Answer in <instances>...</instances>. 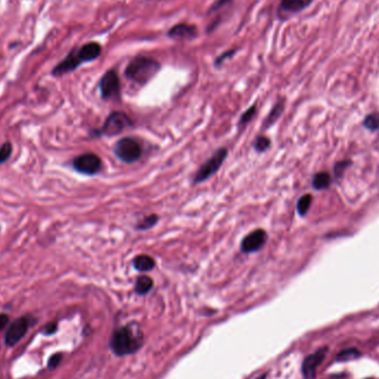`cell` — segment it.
<instances>
[{
  "instance_id": "obj_1",
  "label": "cell",
  "mask_w": 379,
  "mask_h": 379,
  "mask_svg": "<svg viewBox=\"0 0 379 379\" xmlns=\"http://www.w3.org/2000/svg\"><path fill=\"white\" fill-rule=\"evenodd\" d=\"M143 344V335L138 327L123 326L114 330L110 339L111 350L116 356L133 354Z\"/></svg>"
},
{
  "instance_id": "obj_2",
  "label": "cell",
  "mask_w": 379,
  "mask_h": 379,
  "mask_svg": "<svg viewBox=\"0 0 379 379\" xmlns=\"http://www.w3.org/2000/svg\"><path fill=\"white\" fill-rule=\"evenodd\" d=\"M160 63L147 57H139L132 60L125 69V76L132 81L146 84L156 76L160 70Z\"/></svg>"
},
{
  "instance_id": "obj_3",
  "label": "cell",
  "mask_w": 379,
  "mask_h": 379,
  "mask_svg": "<svg viewBox=\"0 0 379 379\" xmlns=\"http://www.w3.org/2000/svg\"><path fill=\"white\" fill-rule=\"evenodd\" d=\"M227 157V149L226 148H221L213 154V156L207 160V161L202 165V167L197 171L195 177L193 179V183H202L206 181L207 179H210L212 175H214L218 169L222 167V164L224 162V160Z\"/></svg>"
},
{
  "instance_id": "obj_4",
  "label": "cell",
  "mask_w": 379,
  "mask_h": 379,
  "mask_svg": "<svg viewBox=\"0 0 379 379\" xmlns=\"http://www.w3.org/2000/svg\"><path fill=\"white\" fill-rule=\"evenodd\" d=\"M114 153L122 162L133 163L142 156V148L132 138H123L115 143Z\"/></svg>"
},
{
  "instance_id": "obj_5",
  "label": "cell",
  "mask_w": 379,
  "mask_h": 379,
  "mask_svg": "<svg viewBox=\"0 0 379 379\" xmlns=\"http://www.w3.org/2000/svg\"><path fill=\"white\" fill-rule=\"evenodd\" d=\"M132 124L133 123L130 116H128L123 112H112L106 118L101 133L109 137H114L120 135L121 132H123Z\"/></svg>"
},
{
  "instance_id": "obj_6",
  "label": "cell",
  "mask_w": 379,
  "mask_h": 379,
  "mask_svg": "<svg viewBox=\"0 0 379 379\" xmlns=\"http://www.w3.org/2000/svg\"><path fill=\"white\" fill-rule=\"evenodd\" d=\"M101 167H102L101 159L94 153H84L73 160L74 170L82 174H87V175L97 174L100 171Z\"/></svg>"
},
{
  "instance_id": "obj_7",
  "label": "cell",
  "mask_w": 379,
  "mask_h": 379,
  "mask_svg": "<svg viewBox=\"0 0 379 379\" xmlns=\"http://www.w3.org/2000/svg\"><path fill=\"white\" fill-rule=\"evenodd\" d=\"M29 327V319L27 317H19L9 325L5 337V343L8 346H14L23 339Z\"/></svg>"
},
{
  "instance_id": "obj_8",
  "label": "cell",
  "mask_w": 379,
  "mask_h": 379,
  "mask_svg": "<svg viewBox=\"0 0 379 379\" xmlns=\"http://www.w3.org/2000/svg\"><path fill=\"white\" fill-rule=\"evenodd\" d=\"M328 351V347H322V348L317 349L312 355L307 356L303 361L302 371L303 376L306 379H315V375H316V368L322 364L325 356H326Z\"/></svg>"
},
{
  "instance_id": "obj_9",
  "label": "cell",
  "mask_w": 379,
  "mask_h": 379,
  "mask_svg": "<svg viewBox=\"0 0 379 379\" xmlns=\"http://www.w3.org/2000/svg\"><path fill=\"white\" fill-rule=\"evenodd\" d=\"M266 232L264 229H255V231L250 232L242 239L241 243V250L243 253H254L256 250H259L261 247H263V245L266 242Z\"/></svg>"
},
{
  "instance_id": "obj_10",
  "label": "cell",
  "mask_w": 379,
  "mask_h": 379,
  "mask_svg": "<svg viewBox=\"0 0 379 379\" xmlns=\"http://www.w3.org/2000/svg\"><path fill=\"white\" fill-rule=\"evenodd\" d=\"M100 90L103 99H109L119 93L120 81L114 71H108L100 80Z\"/></svg>"
},
{
  "instance_id": "obj_11",
  "label": "cell",
  "mask_w": 379,
  "mask_h": 379,
  "mask_svg": "<svg viewBox=\"0 0 379 379\" xmlns=\"http://www.w3.org/2000/svg\"><path fill=\"white\" fill-rule=\"evenodd\" d=\"M81 63L82 61L80 60L78 50H73L69 53L59 65H57L55 67V69L52 70V74L53 76H62V74L73 71L74 69H77Z\"/></svg>"
},
{
  "instance_id": "obj_12",
  "label": "cell",
  "mask_w": 379,
  "mask_h": 379,
  "mask_svg": "<svg viewBox=\"0 0 379 379\" xmlns=\"http://www.w3.org/2000/svg\"><path fill=\"white\" fill-rule=\"evenodd\" d=\"M169 36L174 39H191L196 36V28L194 26L186 25V24H179L174 26L172 29H170Z\"/></svg>"
},
{
  "instance_id": "obj_13",
  "label": "cell",
  "mask_w": 379,
  "mask_h": 379,
  "mask_svg": "<svg viewBox=\"0 0 379 379\" xmlns=\"http://www.w3.org/2000/svg\"><path fill=\"white\" fill-rule=\"evenodd\" d=\"M101 53V47L97 42H89V44L84 45L83 47L80 48L78 50V55L80 60L82 62L92 61L100 56Z\"/></svg>"
},
{
  "instance_id": "obj_14",
  "label": "cell",
  "mask_w": 379,
  "mask_h": 379,
  "mask_svg": "<svg viewBox=\"0 0 379 379\" xmlns=\"http://www.w3.org/2000/svg\"><path fill=\"white\" fill-rule=\"evenodd\" d=\"M313 0H282V8L288 13H297L305 9Z\"/></svg>"
},
{
  "instance_id": "obj_15",
  "label": "cell",
  "mask_w": 379,
  "mask_h": 379,
  "mask_svg": "<svg viewBox=\"0 0 379 379\" xmlns=\"http://www.w3.org/2000/svg\"><path fill=\"white\" fill-rule=\"evenodd\" d=\"M133 266L140 272H149L156 266V261L149 255H139L133 260Z\"/></svg>"
},
{
  "instance_id": "obj_16",
  "label": "cell",
  "mask_w": 379,
  "mask_h": 379,
  "mask_svg": "<svg viewBox=\"0 0 379 379\" xmlns=\"http://www.w3.org/2000/svg\"><path fill=\"white\" fill-rule=\"evenodd\" d=\"M153 287V281L151 277L149 276H140L138 277L136 283V292L139 295H146L149 292L152 290Z\"/></svg>"
},
{
  "instance_id": "obj_17",
  "label": "cell",
  "mask_w": 379,
  "mask_h": 379,
  "mask_svg": "<svg viewBox=\"0 0 379 379\" xmlns=\"http://www.w3.org/2000/svg\"><path fill=\"white\" fill-rule=\"evenodd\" d=\"M330 182H332V178L327 172H320L315 174V177L313 178V182L312 185L315 190H324L328 188L330 185Z\"/></svg>"
},
{
  "instance_id": "obj_18",
  "label": "cell",
  "mask_w": 379,
  "mask_h": 379,
  "mask_svg": "<svg viewBox=\"0 0 379 379\" xmlns=\"http://www.w3.org/2000/svg\"><path fill=\"white\" fill-rule=\"evenodd\" d=\"M283 109H284V103L283 102H279L276 103L275 106L273 109H272V111L270 112V114L268 115V118L265 119L264 121V129H268V128H270L272 124H274L276 120L280 118V115L282 114L283 112Z\"/></svg>"
},
{
  "instance_id": "obj_19",
  "label": "cell",
  "mask_w": 379,
  "mask_h": 379,
  "mask_svg": "<svg viewBox=\"0 0 379 379\" xmlns=\"http://www.w3.org/2000/svg\"><path fill=\"white\" fill-rule=\"evenodd\" d=\"M312 202H313V196L311 194L303 195L297 202L298 214L302 215V216L306 215L307 212L309 211V207H311V205H312Z\"/></svg>"
},
{
  "instance_id": "obj_20",
  "label": "cell",
  "mask_w": 379,
  "mask_h": 379,
  "mask_svg": "<svg viewBox=\"0 0 379 379\" xmlns=\"http://www.w3.org/2000/svg\"><path fill=\"white\" fill-rule=\"evenodd\" d=\"M361 356V353L356 348H347L339 351V354L336 357V359L338 361H348V360H353L357 359L358 357Z\"/></svg>"
},
{
  "instance_id": "obj_21",
  "label": "cell",
  "mask_w": 379,
  "mask_h": 379,
  "mask_svg": "<svg viewBox=\"0 0 379 379\" xmlns=\"http://www.w3.org/2000/svg\"><path fill=\"white\" fill-rule=\"evenodd\" d=\"M364 127L370 131H376L379 129V112H375L366 116L364 121Z\"/></svg>"
},
{
  "instance_id": "obj_22",
  "label": "cell",
  "mask_w": 379,
  "mask_h": 379,
  "mask_svg": "<svg viewBox=\"0 0 379 379\" xmlns=\"http://www.w3.org/2000/svg\"><path fill=\"white\" fill-rule=\"evenodd\" d=\"M158 220H159V217L156 214L148 215V216L144 217L140 223L138 224L137 228L138 229H148V228H151V227H153L158 223Z\"/></svg>"
},
{
  "instance_id": "obj_23",
  "label": "cell",
  "mask_w": 379,
  "mask_h": 379,
  "mask_svg": "<svg viewBox=\"0 0 379 379\" xmlns=\"http://www.w3.org/2000/svg\"><path fill=\"white\" fill-rule=\"evenodd\" d=\"M270 144H271V140L269 138H266L264 136H260L254 142V148L258 152H264L270 148Z\"/></svg>"
},
{
  "instance_id": "obj_24",
  "label": "cell",
  "mask_w": 379,
  "mask_h": 379,
  "mask_svg": "<svg viewBox=\"0 0 379 379\" xmlns=\"http://www.w3.org/2000/svg\"><path fill=\"white\" fill-rule=\"evenodd\" d=\"M13 153V146L10 142L4 143L0 148V164H3L7 161Z\"/></svg>"
},
{
  "instance_id": "obj_25",
  "label": "cell",
  "mask_w": 379,
  "mask_h": 379,
  "mask_svg": "<svg viewBox=\"0 0 379 379\" xmlns=\"http://www.w3.org/2000/svg\"><path fill=\"white\" fill-rule=\"evenodd\" d=\"M255 113H256V105H252L242 114L241 119H239V125L247 124L249 121H252Z\"/></svg>"
},
{
  "instance_id": "obj_26",
  "label": "cell",
  "mask_w": 379,
  "mask_h": 379,
  "mask_svg": "<svg viewBox=\"0 0 379 379\" xmlns=\"http://www.w3.org/2000/svg\"><path fill=\"white\" fill-rule=\"evenodd\" d=\"M350 164H351V162L349 161V160H347V161H340L338 163H336L335 164V168H334V172H335L336 177H340V175L345 172V170L347 168H348Z\"/></svg>"
},
{
  "instance_id": "obj_27",
  "label": "cell",
  "mask_w": 379,
  "mask_h": 379,
  "mask_svg": "<svg viewBox=\"0 0 379 379\" xmlns=\"http://www.w3.org/2000/svg\"><path fill=\"white\" fill-rule=\"evenodd\" d=\"M61 359H62V355L60 353H57L55 355H52L49 358V360H48V367L56 368L58 365L60 364Z\"/></svg>"
},
{
  "instance_id": "obj_28",
  "label": "cell",
  "mask_w": 379,
  "mask_h": 379,
  "mask_svg": "<svg viewBox=\"0 0 379 379\" xmlns=\"http://www.w3.org/2000/svg\"><path fill=\"white\" fill-rule=\"evenodd\" d=\"M57 329H58L57 322L48 323L46 325V327H45V334L46 335H52V334H55L57 332Z\"/></svg>"
},
{
  "instance_id": "obj_29",
  "label": "cell",
  "mask_w": 379,
  "mask_h": 379,
  "mask_svg": "<svg viewBox=\"0 0 379 379\" xmlns=\"http://www.w3.org/2000/svg\"><path fill=\"white\" fill-rule=\"evenodd\" d=\"M9 322V317L6 314H0V330H3L5 327L7 326V324Z\"/></svg>"
},
{
  "instance_id": "obj_30",
  "label": "cell",
  "mask_w": 379,
  "mask_h": 379,
  "mask_svg": "<svg viewBox=\"0 0 379 379\" xmlns=\"http://www.w3.org/2000/svg\"><path fill=\"white\" fill-rule=\"evenodd\" d=\"M266 378V373H264V375H262V376H260L259 378H256V379H265Z\"/></svg>"
}]
</instances>
